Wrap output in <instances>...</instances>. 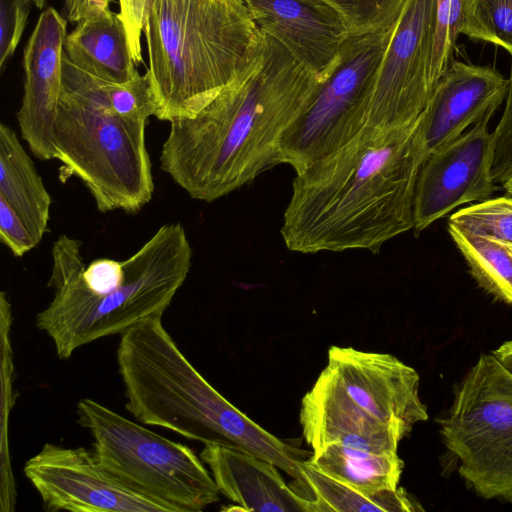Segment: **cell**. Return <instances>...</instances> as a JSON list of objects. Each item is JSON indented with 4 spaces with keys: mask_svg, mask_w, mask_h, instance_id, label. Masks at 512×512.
<instances>
[{
    "mask_svg": "<svg viewBox=\"0 0 512 512\" xmlns=\"http://www.w3.org/2000/svg\"><path fill=\"white\" fill-rule=\"evenodd\" d=\"M260 31L276 40L319 81L337 65L349 37L339 15L321 0H245Z\"/></svg>",
    "mask_w": 512,
    "mask_h": 512,
    "instance_id": "obj_16",
    "label": "cell"
},
{
    "mask_svg": "<svg viewBox=\"0 0 512 512\" xmlns=\"http://www.w3.org/2000/svg\"><path fill=\"white\" fill-rule=\"evenodd\" d=\"M24 474L49 512H167L112 475L93 449L46 443Z\"/></svg>",
    "mask_w": 512,
    "mask_h": 512,
    "instance_id": "obj_11",
    "label": "cell"
},
{
    "mask_svg": "<svg viewBox=\"0 0 512 512\" xmlns=\"http://www.w3.org/2000/svg\"><path fill=\"white\" fill-rule=\"evenodd\" d=\"M0 197L39 244L48 231L51 196L15 131L4 123L0 124Z\"/></svg>",
    "mask_w": 512,
    "mask_h": 512,
    "instance_id": "obj_20",
    "label": "cell"
},
{
    "mask_svg": "<svg viewBox=\"0 0 512 512\" xmlns=\"http://www.w3.org/2000/svg\"><path fill=\"white\" fill-rule=\"evenodd\" d=\"M31 0H0V70L4 71L24 32Z\"/></svg>",
    "mask_w": 512,
    "mask_h": 512,
    "instance_id": "obj_30",
    "label": "cell"
},
{
    "mask_svg": "<svg viewBox=\"0 0 512 512\" xmlns=\"http://www.w3.org/2000/svg\"><path fill=\"white\" fill-rule=\"evenodd\" d=\"M64 54L100 79L125 83L137 72L124 24L110 9L85 18L66 36Z\"/></svg>",
    "mask_w": 512,
    "mask_h": 512,
    "instance_id": "obj_19",
    "label": "cell"
},
{
    "mask_svg": "<svg viewBox=\"0 0 512 512\" xmlns=\"http://www.w3.org/2000/svg\"><path fill=\"white\" fill-rule=\"evenodd\" d=\"M427 156L421 116L400 127H366L344 148L296 173L280 230L286 247L378 253L414 227L416 184Z\"/></svg>",
    "mask_w": 512,
    "mask_h": 512,
    "instance_id": "obj_2",
    "label": "cell"
},
{
    "mask_svg": "<svg viewBox=\"0 0 512 512\" xmlns=\"http://www.w3.org/2000/svg\"><path fill=\"white\" fill-rule=\"evenodd\" d=\"M327 366L361 409L406 436L428 419L419 374L394 355L331 346Z\"/></svg>",
    "mask_w": 512,
    "mask_h": 512,
    "instance_id": "obj_13",
    "label": "cell"
},
{
    "mask_svg": "<svg viewBox=\"0 0 512 512\" xmlns=\"http://www.w3.org/2000/svg\"><path fill=\"white\" fill-rule=\"evenodd\" d=\"M78 423L93 437L102 465L167 512H200L219 500L204 462L187 445L167 439L101 403H77Z\"/></svg>",
    "mask_w": 512,
    "mask_h": 512,
    "instance_id": "obj_7",
    "label": "cell"
},
{
    "mask_svg": "<svg viewBox=\"0 0 512 512\" xmlns=\"http://www.w3.org/2000/svg\"><path fill=\"white\" fill-rule=\"evenodd\" d=\"M461 34L491 43L512 57V0H462Z\"/></svg>",
    "mask_w": 512,
    "mask_h": 512,
    "instance_id": "obj_24",
    "label": "cell"
},
{
    "mask_svg": "<svg viewBox=\"0 0 512 512\" xmlns=\"http://www.w3.org/2000/svg\"><path fill=\"white\" fill-rule=\"evenodd\" d=\"M495 354L498 359L512 372V338L497 347V349H495Z\"/></svg>",
    "mask_w": 512,
    "mask_h": 512,
    "instance_id": "obj_34",
    "label": "cell"
},
{
    "mask_svg": "<svg viewBox=\"0 0 512 512\" xmlns=\"http://www.w3.org/2000/svg\"><path fill=\"white\" fill-rule=\"evenodd\" d=\"M66 29V19L48 7L23 51L24 91L16 117L22 139L44 161L56 157L53 128L63 85Z\"/></svg>",
    "mask_w": 512,
    "mask_h": 512,
    "instance_id": "obj_14",
    "label": "cell"
},
{
    "mask_svg": "<svg viewBox=\"0 0 512 512\" xmlns=\"http://www.w3.org/2000/svg\"><path fill=\"white\" fill-rule=\"evenodd\" d=\"M506 104L502 117L492 132L493 160L491 175L496 184L503 185L512 177V63L508 77Z\"/></svg>",
    "mask_w": 512,
    "mask_h": 512,
    "instance_id": "obj_29",
    "label": "cell"
},
{
    "mask_svg": "<svg viewBox=\"0 0 512 512\" xmlns=\"http://www.w3.org/2000/svg\"><path fill=\"white\" fill-rule=\"evenodd\" d=\"M449 223L473 235L512 243V196L464 207L450 216Z\"/></svg>",
    "mask_w": 512,
    "mask_h": 512,
    "instance_id": "obj_26",
    "label": "cell"
},
{
    "mask_svg": "<svg viewBox=\"0 0 512 512\" xmlns=\"http://www.w3.org/2000/svg\"><path fill=\"white\" fill-rule=\"evenodd\" d=\"M0 241L15 257H22L38 245L20 216L1 197Z\"/></svg>",
    "mask_w": 512,
    "mask_h": 512,
    "instance_id": "obj_31",
    "label": "cell"
},
{
    "mask_svg": "<svg viewBox=\"0 0 512 512\" xmlns=\"http://www.w3.org/2000/svg\"><path fill=\"white\" fill-rule=\"evenodd\" d=\"M320 84L262 32L230 85L194 117L169 122L161 170L192 199L210 203L230 194L279 164L284 133Z\"/></svg>",
    "mask_w": 512,
    "mask_h": 512,
    "instance_id": "obj_1",
    "label": "cell"
},
{
    "mask_svg": "<svg viewBox=\"0 0 512 512\" xmlns=\"http://www.w3.org/2000/svg\"><path fill=\"white\" fill-rule=\"evenodd\" d=\"M508 78L489 66L454 60L421 115L428 155L454 141L504 100Z\"/></svg>",
    "mask_w": 512,
    "mask_h": 512,
    "instance_id": "obj_17",
    "label": "cell"
},
{
    "mask_svg": "<svg viewBox=\"0 0 512 512\" xmlns=\"http://www.w3.org/2000/svg\"><path fill=\"white\" fill-rule=\"evenodd\" d=\"M504 246L508 249V251L510 252V254L512 255V243H504Z\"/></svg>",
    "mask_w": 512,
    "mask_h": 512,
    "instance_id": "obj_37",
    "label": "cell"
},
{
    "mask_svg": "<svg viewBox=\"0 0 512 512\" xmlns=\"http://www.w3.org/2000/svg\"><path fill=\"white\" fill-rule=\"evenodd\" d=\"M37 8H43L47 0H31Z\"/></svg>",
    "mask_w": 512,
    "mask_h": 512,
    "instance_id": "obj_36",
    "label": "cell"
},
{
    "mask_svg": "<svg viewBox=\"0 0 512 512\" xmlns=\"http://www.w3.org/2000/svg\"><path fill=\"white\" fill-rule=\"evenodd\" d=\"M307 461L326 475L361 492L396 489L404 462L396 454H372L338 443L325 446Z\"/></svg>",
    "mask_w": 512,
    "mask_h": 512,
    "instance_id": "obj_21",
    "label": "cell"
},
{
    "mask_svg": "<svg viewBox=\"0 0 512 512\" xmlns=\"http://www.w3.org/2000/svg\"><path fill=\"white\" fill-rule=\"evenodd\" d=\"M302 469L308 480L313 512H413L422 508L405 489L382 490L372 494L361 492L313 467L307 460Z\"/></svg>",
    "mask_w": 512,
    "mask_h": 512,
    "instance_id": "obj_22",
    "label": "cell"
},
{
    "mask_svg": "<svg viewBox=\"0 0 512 512\" xmlns=\"http://www.w3.org/2000/svg\"><path fill=\"white\" fill-rule=\"evenodd\" d=\"M200 458L219 492L245 512H313L312 500L287 485L276 465L251 452L205 444Z\"/></svg>",
    "mask_w": 512,
    "mask_h": 512,
    "instance_id": "obj_18",
    "label": "cell"
},
{
    "mask_svg": "<svg viewBox=\"0 0 512 512\" xmlns=\"http://www.w3.org/2000/svg\"><path fill=\"white\" fill-rule=\"evenodd\" d=\"M300 424L312 454L331 443L372 454H396L406 437L361 409L327 365L301 401Z\"/></svg>",
    "mask_w": 512,
    "mask_h": 512,
    "instance_id": "obj_15",
    "label": "cell"
},
{
    "mask_svg": "<svg viewBox=\"0 0 512 512\" xmlns=\"http://www.w3.org/2000/svg\"><path fill=\"white\" fill-rule=\"evenodd\" d=\"M502 186L505 188L508 195L512 196V177L509 178Z\"/></svg>",
    "mask_w": 512,
    "mask_h": 512,
    "instance_id": "obj_35",
    "label": "cell"
},
{
    "mask_svg": "<svg viewBox=\"0 0 512 512\" xmlns=\"http://www.w3.org/2000/svg\"><path fill=\"white\" fill-rule=\"evenodd\" d=\"M82 242L66 234L54 241L48 306L36 327L52 340L60 359L103 337L122 334L138 322L163 315L184 284L192 265V247L181 223L161 226L134 254L123 260L126 280L111 294L94 297L78 284L76 267Z\"/></svg>",
    "mask_w": 512,
    "mask_h": 512,
    "instance_id": "obj_5",
    "label": "cell"
},
{
    "mask_svg": "<svg viewBox=\"0 0 512 512\" xmlns=\"http://www.w3.org/2000/svg\"><path fill=\"white\" fill-rule=\"evenodd\" d=\"M457 473L479 497L512 503V372L482 353L439 420Z\"/></svg>",
    "mask_w": 512,
    "mask_h": 512,
    "instance_id": "obj_8",
    "label": "cell"
},
{
    "mask_svg": "<svg viewBox=\"0 0 512 512\" xmlns=\"http://www.w3.org/2000/svg\"><path fill=\"white\" fill-rule=\"evenodd\" d=\"M146 121L118 115L100 79L63 54V85L53 128L56 157L84 184L101 213L135 214L154 193Z\"/></svg>",
    "mask_w": 512,
    "mask_h": 512,
    "instance_id": "obj_6",
    "label": "cell"
},
{
    "mask_svg": "<svg viewBox=\"0 0 512 512\" xmlns=\"http://www.w3.org/2000/svg\"><path fill=\"white\" fill-rule=\"evenodd\" d=\"M436 11L437 0L406 3L375 74L367 128L404 126L425 110L433 92L430 63Z\"/></svg>",
    "mask_w": 512,
    "mask_h": 512,
    "instance_id": "obj_10",
    "label": "cell"
},
{
    "mask_svg": "<svg viewBox=\"0 0 512 512\" xmlns=\"http://www.w3.org/2000/svg\"><path fill=\"white\" fill-rule=\"evenodd\" d=\"M463 24L462 0H437L436 26L430 63V83H436L454 61L453 53Z\"/></svg>",
    "mask_w": 512,
    "mask_h": 512,
    "instance_id": "obj_27",
    "label": "cell"
},
{
    "mask_svg": "<svg viewBox=\"0 0 512 512\" xmlns=\"http://www.w3.org/2000/svg\"><path fill=\"white\" fill-rule=\"evenodd\" d=\"M151 0H119V16L124 24L132 59L136 66L142 62L141 34Z\"/></svg>",
    "mask_w": 512,
    "mask_h": 512,
    "instance_id": "obj_32",
    "label": "cell"
},
{
    "mask_svg": "<svg viewBox=\"0 0 512 512\" xmlns=\"http://www.w3.org/2000/svg\"><path fill=\"white\" fill-rule=\"evenodd\" d=\"M494 112L427 156L415 190V232L423 231L462 204L490 198L497 190L491 175L493 145L488 130Z\"/></svg>",
    "mask_w": 512,
    "mask_h": 512,
    "instance_id": "obj_12",
    "label": "cell"
},
{
    "mask_svg": "<svg viewBox=\"0 0 512 512\" xmlns=\"http://www.w3.org/2000/svg\"><path fill=\"white\" fill-rule=\"evenodd\" d=\"M144 34L155 117L191 118L240 74L262 32L245 0H151Z\"/></svg>",
    "mask_w": 512,
    "mask_h": 512,
    "instance_id": "obj_4",
    "label": "cell"
},
{
    "mask_svg": "<svg viewBox=\"0 0 512 512\" xmlns=\"http://www.w3.org/2000/svg\"><path fill=\"white\" fill-rule=\"evenodd\" d=\"M100 83L110 106L118 115L146 122L155 116L156 101L148 72L143 75L137 72L125 83L103 79Z\"/></svg>",
    "mask_w": 512,
    "mask_h": 512,
    "instance_id": "obj_28",
    "label": "cell"
},
{
    "mask_svg": "<svg viewBox=\"0 0 512 512\" xmlns=\"http://www.w3.org/2000/svg\"><path fill=\"white\" fill-rule=\"evenodd\" d=\"M111 0H64L66 18L76 22L109 9Z\"/></svg>",
    "mask_w": 512,
    "mask_h": 512,
    "instance_id": "obj_33",
    "label": "cell"
},
{
    "mask_svg": "<svg viewBox=\"0 0 512 512\" xmlns=\"http://www.w3.org/2000/svg\"><path fill=\"white\" fill-rule=\"evenodd\" d=\"M393 28L345 40L337 65L284 133L279 164L299 173L344 148L365 129L375 74Z\"/></svg>",
    "mask_w": 512,
    "mask_h": 512,
    "instance_id": "obj_9",
    "label": "cell"
},
{
    "mask_svg": "<svg viewBox=\"0 0 512 512\" xmlns=\"http://www.w3.org/2000/svg\"><path fill=\"white\" fill-rule=\"evenodd\" d=\"M341 18L348 36L394 27L408 0H321Z\"/></svg>",
    "mask_w": 512,
    "mask_h": 512,
    "instance_id": "obj_25",
    "label": "cell"
},
{
    "mask_svg": "<svg viewBox=\"0 0 512 512\" xmlns=\"http://www.w3.org/2000/svg\"><path fill=\"white\" fill-rule=\"evenodd\" d=\"M162 316H150L121 334L117 363L126 409L143 424L204 445L246 450L300 479L306 452L263 429L222 396L179 349Z\"/></svg>",
    "mask_w": 512,
    "mask_h": 512,
    "instance_id": "obj_3",
    "label": "cell"
},
{
    "mask_svg": "<svg viewBox=\"0 0 512 512\" xmlns=\"http://www.w3.org/2000/svg\"><path fill=\"white\" fill-rule=\"evenodd\" d=\"M448 231L477 283L512 305V255L501 241L473 235L449 223Z\"/></svg>",
    "mask_w": 512,
    "mask_h": 512,
    "instance_id": "obj_23",
    "label": "cell"
}]
</instances>
